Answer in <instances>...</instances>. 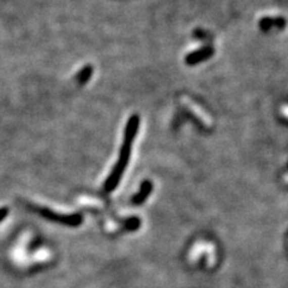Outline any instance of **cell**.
<instances>
[{"label": "cell", "instance_id": "obj_3", "mask_svg": "<svg viewBox=\"0 0 288 288\" xmlns=\"http://www.w3.org/2000/svg\"><path fill=\"white\" fill-rule=\"evenodd\" d=\"M181 102H182V105H184L185 107L191 112V113H194L195 117L198 118V119L206 125V126H211V125H213V119H211L209 115H208L207 112L204 111L200 105H197L196 102L192 101L191 99L187 98V96H182Z\"/></svg>", "mask_w": 288, "mask_h": 288}, {"label": "cell", "instance_id": "obj_1", "mask_svg": "<svg viewBox=\"0 0 288 288\" xmlns=\"http://www.w3.org/2000/svg\"><path fill=\"white\" fill-rule=\"evenodd\" d=\"M138 118L132 117L131 120L129 121L126 127V133H125V138H124V146L121 148L119 160H118L117 165L112 171L111 175L108 177L107 180L105 182V191L111 192L112 190H114L115 187L119 184L121 177H123V173L126 168L127 162H129L130 155H131V148H132V143L133 139L136 138L137 130H138Z\"/></svg>", "mask_w": 288, "mask_h": 288}, {"label": "cell", "instance_id": "obj_5", "mask_svg": "<svg viewBox=\"0 0 288 288\" xmlns=\"http://www.w3.org/2000/svg\"><path fill=\"white\" fill-rule=\"evenodd\" d=\"M211 53H213V51L209 50V48H207V50L198 51L197 53H192L187 57V63L188 64H196L198 62H201L202 59H206V58L208 56H210Z\"/></svg>", "mask_w": 288, "mask_h": 288}, {"label": "cell", "instance_id": "obj_7", "mask_svg": "<svg viewBox=\"0 0 288 288\" xmlns=\"http://www.w3.org/2000/svg\"><path fill=\"white\" fill-rule=\"evenodd\" d=\"M281 112H282V114L284 117L288 118V105H284L282 108H281Z\"/></svg>", "mask_w": 288, "mask_h": 288}, {"label": "cell", "instance_id": "obj_4", "mask_svg": "<svg viewBox=\"0 0 288 288\" xmlns=\"http://www.w3.org/2000/svg\"><path fill=\"white\" fill-rule=\"evenodd\" d=\"M152 188H153L152 182L150 181L143 182L142 188H140L139 194L136 195V196L133 197V203H142V202L147 198V196H148V195L150 194Z\"/></svg>", "mask_w": 288, "mask_h": 288}, {"label": "cell", "instance_id": "obj_2", "mask_svg": "<svg viewBox=\"0 0 288 288\" xmlns=\"http://www.w3.org/2000/svg\"><path fill=\"white\" fill-rule=\"evenodd\" d=\"M31 209H34L38 215H41L44 219L53 221V222H59L66 226H79L82 223V215L79 214H72V215H62V214H57L54 211L46 209V208H38V207H31Z\"/></svg>", "mask_w": 288, "mask_h": 288}, {"label": "cell", "instance_id": "obj_6", "mask_svg": "<svg viewBox=\"0 0 288 288\" xmlns=\"http://www.w3.org/2000/svg\"><path fill=\"white\" fill-rule=\"evenodd\" d=\"M8 214H9L8 208H2V209H0V222H2V221L8 216Z\"/></svg>", "mask_w": 288, "mask_h": 288}]
</instances>
